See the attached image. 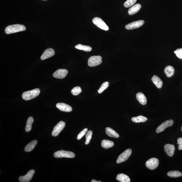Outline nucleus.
I'll return each instance as SVG.
<instances>
[{"label": "nucleus", "mask_w": 182, "mask_h": 182, "mask_svg": "<svg viewBox=\"0 0 182 182\" xmlns=\"http://www.w3.org/2000/svg\"><path fill=\"white\" fill-rule=\"evenodd\" d=\"M43 1H46V0H43Z\"/></svg>", "instance_id": "37"}, {"label": "nucleus", "mask_w": 182, "mask_h": 182, "mask_svg": "<svg viewBox=\"0 0 182 182\" xmlns=\"http://www.w3.org/2000/svg\"><path fill=\"white\" fill-rule=\"evenodd\" d=\"M105 131L106 134L110 137L115 138H118L119 137V135L117 132L111 128H106Z\"/></svg>", "instance_id": "19"}, {"label": "nucleus", "mask_w": 182, "mask_h": 182, "mask_svg": "<svg viewBox=\"0 0 182 182\" xmlns=\"http://www.w3.org/2000/svg\"><path fill=\"white\" fill-rule=\"evenodd\" d=\"M136 99L140 104L143 105H145L147 103V100L144 94L141 92L137 93L136 95Z\"/></svg>", "instance_id": "16"}, {"label": "nucleus", "mask_w": 182, "mask_h": 182, "mask_svg": "<svg viewBox=\"0 0 182 182\" xmlns=\"http://www.w3.org/2000/svg\"><path fill=\"white\" fill-rule=\"evenodd\" d=\"M167 175L170 177L177 178L181 177L182 175L181 172L179 171H173L168 172Z\"/></svg>", "instance_id": "27"}, {"label": "nucleus", "mask_w": 182, "mask_h": 182, "mask_svg": "<svg viewBox=\"0 0 182 182\" xmlns=\"http://www.w3.org/2000/svg\"><path fill=\"white\" fill-rule=\"evenodd\" d=\"M174 52L178 58L182 59V48L178 49Z\"/></svg>", "instance_id": "32"}, {"label": "nucleus", "mask_w": 182, "mask_h": 182, "mask_svg": "<svg viewBox=\"0 0 182 182\" xmlns=\"http://www.w3.org/2000/svg\"><path fill=\"white\" fill-rule=\"evenodd\" d=\"M40 90L39 88H36L31 90L26 91L23 93L22 97L23 100L28 101L33 99L39 95Z\"/></svg>", "instance_id": "2"}, {"label": "nucleus", "mask_w": 182, "mask_h": 182, "mask_svg": "<svg viewBox=\"0 0 182 182\" xmlns=\"http://www.w3.org/2000/svg\"><path fill=\"white\" fill-rule=\"evenodd\" d=\"M147 118L143 116H139L132 118V120L135 123L145 122L147 121Z\"/></svg>", "instance_id": "25"}, {"label": "nucleus", "mask_w": 182, "mask_h": 182, "mask_svg": "<svg viewBox=\"0 0 182 182\" xmlns=\"http://www.w3.org/2000/svg\"><path fill=\"white\" fill-rule=\"evenodd\" d=\"M175 71L173 67L170 66L166 67L164 69V72L168 77L172 76L175 73Z\"/></svg>", "instance_id": "22"}, {"label": "nucleus", "mask_w": 182, "mask_h": 182, "mask_svg": "<svg viewBox=\"0 0 182 182\" xmlns=\"http://www.w3.org/2000/svg\"><path fill=\"white\" fill-rule=\"evenodd\" d=\"M132 150L130 149H128L124 151L123 153L119 156L116 161V163L120 164L125 162L127 160L131 155Z\"/></svg>", "instance_id": "5"}, {"label": "nucleus", "mask_w": 182, "mask_h": 182, "mask_svg": "<svg viewBox=\"0 0 182 182\" xmlns=\"http://www.w3.org/2000/svg\"><path fill=\"white\" fill-rule=\"evenodd\" d=\"M37 140H33L26 146L24 148V151L26 152H30L32 151L37 145Z\"/></svg>", "instance_id": "20"}, {"label": "nucleus", "mask_w": 182, "mask_h": 182, "mask_svg": "<svg viewBox=\"0 0 182 182\" xmlns=\"http://www.w3.org/2000/svg\"><path fill=\"white\" fill-rule=\"evenodd\" d=\"M159 165V160L157 158H152L146 162L145 165L148 169L151 170L157 168Z\"/></svg>", "instance_id": "7"}, {"label": "nucleus", "mask_w": 182, "mask_h": 182, "mask_svg": "<svg viewBox=\"0 0 182 182\" xmlns=\"http://www.w3.org/2000/svg\"><path fill=\"white\" fill-rule=\"evenodd\" d=\"M177 144H179V150H182V138H179L177 139Z\"/></svg>", "instance_id": "34"}, {"label": "nucleus", "mask_w": 182, "mask_h": 182, "mask_svg": "<svg viewBox=\"0 0 182 182\" xmlns=\"http://www.w3.org/2000/svg\"><path fill=\"white\" fill-rule=\"evenodd\" d=\"M92 130H89L86 134V142H85V144L86 145H88L90 142V141L92 139Z\"/></svg>", "instance_id": "30"}, {"label": "nucleus", "mask_w": 182, "mask_h": 182, "mask_svg": "<svg viewBox=\"0 0 182 182\" xmlns=\"http://www.w3.org/2000/svg\"><path fill=\"white\" fill-rule=\"evenodd\" d=\"M181 131L182 132V127H181Z\"/></svg>", "instance_id": "36"}, {"label": "nucleus", "mask_w": 182, "mask_h": 182, "mask_svg": "<svg viewBox=\"0 0 182 182\" xmlns=\"http://www.w3.org/2000/svg\"><path fill=\"white\" fill-rule=\"evenodd\" d=\"M55 54L54 50L52 48H48L41 55V58L42 60L50 58Z\"/></svg>", "instance_id": "15"}, {"label": "nucleus", "mask_w": 182, "mask_h": 182, "mask_svg": "<svg viewBox=\"0 0 182 182\" xmlns=\"http://www.w3.org/2000/svg\"><path fill=\"white\" fill-rule=\"evenodd\" d=\"M68 72V71L66 69H58L53 73V76L55 78L62 79L67 76Z\"/></svg>", "instance_id": "12"}, {"label": "nucleus", "mask_w": 182, "mask_h": 182, "mask_svg": "<svg viewBox=\"0 0 182 182\" xmlns=\"http://www.w3.org/2000/svg\"><path fill=\"white\" fill-rule=\"evenodd\" d=\"M109 83L108 82H105L103 83L99 89L98 90V93L99 94L102 93L104 90L108 88L109 86Z\"/></svg>", "instance_id": "28"}, {"label": "nucleus", "mask_w": 182, "mask_h": 182, "mask_svg": "<svg viewBox=\"0 0 182 182\" xmlns=\"http://www.w3.org/2000/svg\"><path fill=\"white\" fill-rule=\"evenodd\" d=\"M141 7V5L138 3L136 4L130 8L128 11V13L130 15H134L139 11Z\"/></svg>", "instance_id": "17"}, {"label": "nucleus", "mask_w": 182, "mask_h": 182, "mask_svg": "<svg viewBox=\"0 0 182 182\" xmlns=\"http://www.w3.org/2000/svg\"><path fill=\"white\" fill-rule=\"evenodd\" d=\"M92 181V182H98V181H96V180L94 179L92 180V181Z\"/></svg>", "instance_id": "35"}, {"label": "nucleus", "mask_w": 182, "mask_h": 182, "mask_svg": "<svg viewBox=\"0 0 182 182\" xmlns=\"http://www.w3.org/2000/svg\"><path fill=\"white\" fill-rule=\"evenodd\" d=\"M101 144L103 148L105 149H108L112 147L114 145V143L113 142L110 140L105 139L102 140Z\"/></svg>", "instance_id": "23"}, {"label": "nucleus", "mask_w": 182, "mask_h": 182, "mask_svg": "<svg viewBox=\"0 0 182 182\" xmlns=\"http://www.w3.org/2000/svg\"><path fill=\"white\" fill-rule=\"evenodd\" d=\"M116 179L119 181L121 182H130L129 177L127 175L122 173L118 174L117 176Z\"/></svg>", "instance_id": "21"}, {"label": "nucleus", "mask_w": 182, "mask_h": 182, "mask_svg": "<svg viewBox=\"0 0 182 182\" xmlns=\"http://www.w3.org/2000/svg\"><path fill=\"white\" fill-rule=\"evenodd\" d=\"M35 173L34 170L32 169L29 170L24 176H21L19 177V180L21 182H29L32 179L33 175Z\"/></svg>", "instance_id": "11"}, {"label": "nucleus", "mask_w": 182, "mask_h": 182, "mask_svg": "<svg viewBox=\"0 0 182 182\" xmlns=\"http://www.w3.org/2000/svg\"><path fill=\"white\" fill-rule=\"evenodd\" d=\"M88 131V128H85V129L83 130L82 131L80 132V133L78 134L77 137V139L78 140H79L81 139V138L83 137V136L85 135V134H86Z\"/></svg>", "instance_id": "33"}, {"label": "nucleus", "mask_w": 182, "mask_h": 182, "mask_svg": "<svg viewBox=\"0 0 182 182\" xmlns=\"http://www.w3.org/2000/svg\"><path fill=\"white\" fill-rule=\"evenodd\" d=\"M75 48L79 50H83L86 52H90L92 50V47L90 46L81 44L77 45L75 46Z\"/></svg>", "instance_id": "26"}, {"label": "nucleus", "mask_w": 182, "mask_h": 182, "mask_svg": "<svg viewBox=\"0 0 182 182\" xmlns=\"http://www.w3.org/2000/svg\"><path fill=\"white\" fill-rule=\"evenodd\" d=\"M102 62V57L100 56H91L88 60V64L90 67H94L99 65Z\"/></svg>", "instance_id": "4"}, {"label": "nucleus", "mask_w": 182, "mask_h": 182, "mask_svg": "<svg viewBox=\"0 0 182 182\" xmlns=\"http://www.w3.org/2000/svg\"><path fill=\"white\" fill-rule=\"evenodd\" d=\"M151 80L158 88L160 89L162 88L163 82L159 77L156 75H154L151 78Z\"/></svg>", "instance_id": "18"}, {"label": "nucleus", "mask_w": 182, "mask_h": 182, "mask_svg": "<svg viewBox=\"0 0 182 182\" xmlns=\"http://www.w3.org/2000/svg\"><path fill=\"white\" fill-rule=\"evenodd\" d=\"M26 28L24 25L16 24L9 25L6 28L5 32L6 34H10L25 31Z\"/></svg>", "instance_id": "1"}, {"label": "nucleus", "mask_w": 182, "mask_h": 182, "mask_svg": "<svg viewBox=\"0 0 182 182\" xmlns=\"http://www.w3.org/2000/svg\"><path fill=\"white\" fill-rule=\"evenodd\" d=\"M144 21L143 20H140L134 21L130 23L126 26L125 28L128 30H132L138 28L143 25L144 23Z\"/></svg>", "instance_id": "10"}, {"label": "nucleus", "mask_w": 182, "mask_h": 182, "mask_svg": "<svg viewBox=\"0 0 182 182\" xmlns=\"http://www.w3.org/2000/svg\"><path fill=\"white\" fill-rule=\"evenodd\" d=\"M54 156L55 158H73L75 157V155L72 152L61 150L55 152L54 154Z\"/></svg>", "instance_id": "3"}, {"label": "nucleus", "mask_w": 182, "mask_h": 182, "mask_svg": "<svg viewBox=\"0 0 182 182\" xmlns=\"http://www.w3.org/2000/svg\"><path fill=\"white\" fill-rule=\"evenodd\" d=\"M136 0H127L124 3V6L128 7L132 6L136 3Z\"/></svg>", "instance_id": "31"}, {"label": "nucleus", "mask_w": 182, "mask_h": 182, "mask_svg": "<svg viewBox=\"0 0 182 182\" xmlns=\"http://www.w3.org/2000/svg\"><path fill=\"white\" fill-rule=\"evenodd\" d=\"M164 148L167 155L170 157H172L175 151V146L171 144H166L164 146Z\"/></svg>", "instance_id": "14"}, {"label": "nucleus", "mask_w": 182, "mask_h": 182, "mask_svg": "<svg viewBox=\"0 0 182 182\" xmlns=\"http://www.w3.org/2000/svg\"><path fill=\"white\" fill-rule=\"evenodd\" d=\"M173 123L174 121L173 120H170L166 121L158 126L156 129V132L159 133L163 132L166 128L172 126Z\"/></svg>", "instance_id": "9"}, {"label": "nucleus", "mask_w": 182, "mask_h": 182, "mask_svg": "<svg viewBox=\"0 0 182 182\" xmlns=\"http://www.w3.org/2000/svg\"><path fill=\"white\" fill-rule=\"evenodd\" d=\"M56 106L59 110L63 112H71L72 110V108L71 106L64 103H58L56 105Z\"/></svg>", "instance_id": "13"}, {"label": "nucleus", "mask_w": 182, "mask_h": 182, "mask_svg": "<svg viewBox=\"0 0 182 182\" xmlns=\"http://www.w3.org/2000/svg\"><path fill=\"white\" fill-rule=\"evenodd\" d=\"M82 92V89L79 86L75 87L71 90V93L73 95L76 96L78 95Z\"/></svg>", "instance_id": "29"}, {"label": "nucleus", "mask_w": 182, "mask_h": 182, "mask_svg": "<svg viewBox=\"0 0 182 182\" xmlns=\"http://www.w3.org/2000/svg\"><path fill=\"white\" fill-rule=\"evenodd\" d=\"M92 21L94 24L101 29L106 31H107L109 29L107 25L100 18L95 17Z\"/></svg>", "instance_id": "6"}, {"label": "nucleus", "mask_w": 182, "mask_h": 182, "mask_svg": "<svg viewBox=\"0 0 182 182\" xmlns=\"http://www.w3.org/2000/svg\"><path fill=\"white\" fill-rule=\"evenodd\" d=\"M66 124L63 121H60L58 122L56 126H54L52 135L53 136H56L60 134L62 130L65 127Z\"/></svg>", "instance_id": "8"}, {"label": "nucleus", "mask_w": 182, "mask_h": 182, "mask_svg": "<svg viewBox=\"0 0 182 182\" xmlns=\"http://www.w3.org/2000/svg\"><path fill=\"white\" fill-rule=\"evenodd\" d=\"M33 121H34V120L32 117H30L28 118L25 128L26 132H28L31 131L32 128V125Z\"/></svg>", "instance_id": "24"}]
</instances>
